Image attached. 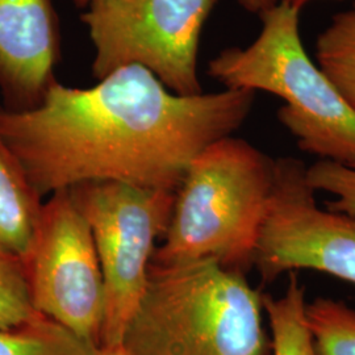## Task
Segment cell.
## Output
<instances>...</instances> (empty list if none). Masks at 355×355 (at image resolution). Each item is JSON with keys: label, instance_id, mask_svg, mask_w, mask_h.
<instances>
[{"label": "cell", "instance_id": "6da1fadb", "mask_svg": "<svg viewBox=\"0 0 355 355\" xmlns=\"http://www.w3.org/2000/svg\"><path fill=\"white\" fill-rule=\"evenodd\" d=\"M89 89L55 82L36 108L0 105V139L38 195L89 182L175 192L191 161L248 119L255 92L183 96L139 64Z\"/></svg>", "mask_w": 355, "mask_h": 355}, {"label": "cell", "instance_id": "7a4b0ae2", "mask_svg": "<svg viewBox=\"0 0 355 355\" xmlns=\"http://www.w3.org/2000/svg\"><path fill=\"white\" fill-rule=\"evenodd\" d=\"M275 159L229 136L199 153L187 167L153 266L214 259L245 274L266 218Z\"/></svg>", "mask_w": 355, "mask_h": 355}, {"label": "cell", "instance_id": "3957f363", "mask_svg": "<svg viewBox=\"0 0 355 355\" xmlns=\"http://www.w3.org/2000/svg\"><path fill=\"white\" fill-rule=\"evenodd\" d=\"M263 295L214 259L150 265L123 337L128 355H268Z\"/></svg>", "mask_w": 355, "mask_h": 355}, {"label": "cell", "instance_id": "277c9868", "mask_svg": "<svg viewBox=\"0 0 355 355\" xmlns=\"http://www.w3.org/2000/svg\"><path fill=\"white\" fill-rule=\"evenodd\" d=\"M300 11L279 0L259 15L258 37L246 48L218 53L208 74L225 89L278 96V119L303 152L355 167V111L305 51Z\"/></svg>", "mask_w": 355, "mask_h": 355}, {"label": "cell", "instance_id": "5b68a950", "mask_svg": "<svg viewBox=\"0 0 355 355\" xmlns=\"http://www.w3.org/2000/svg\"><path fill=\"white\" fill-rule=\"evenodd\" d=\"M89 224L104 282L102 346L121 345L145 291L155 241L168 227L175 192L119 182H89L69 189Z\"/></svg>", "mask_w": 355, "mask_h": 355}, {"label": "cell", "instance_id": "8992f818", "mask_svg": "<svg viewBox=\"0 0 355 355\" xmlns=\"http://www.w3.org/2000/svg\"><path fill=\"white\" fill-rule=\"evenodd\" d=\"M217 0H129L120 12H83L95 48L92 76L102 79L139 64L178 95L203 92L198 74L199 44Z\"/></svg>", "mask_w": 355, "mask_h": 355}, {"label": "cell", "instance_id": "52a82bcc", "mask_svg": "<svg viewBox=\"0 0 355 355\" xmlns=\"http://www.w3.org/2000/svg\"><path fill=\"white\" fill-rule=\"evenodd\" d=\"M32 304L94 347H101L104 282L89 224L69 190L42 204L37 230L24 258Z\"/></svg>", "mask_w": 355, "mask_h": 355}, {"label": "cell", "instance_id": "ba28073f", "mask_svg": "<svg viewBox=\"0 0 355 355\" xmlns=\"http://www.w3.org/2000/svg\"><path fill=\"white\" fill-rule=\"evenodd\" d=\"M275 162L274 190L254 254L262 282L305 268L355 286V217L318 207L302 161Z\"/></svg>", "mask_w": 355, "mask_h": 355}, {"label": "cell", "instance_id": "9c48e42d", "mask_svg": "<svg viewBox=\"0 0 355 355\" xmlns=\"http://www.w3.org/2000/svg\"><path fill=\"white\" fill-rule=\"evenodd\" d=\"M60 21L53 0H0V91L10 111H28L57 82Z\"/></svg>", "mask_w": 355, "mask_h": 355}, {"label": "cell", "instance_id": "30bf717a", "mask_svg": "<svg viewBox=\"0 0 355 355\" xmlns=\"http://www.w3.org/2000/svg\"><path fill=\"white\" fill-rule=\"evenodd\" d=\"M42 204L20 162L0 139V255L26 258Z\"/></svg>", "mask_w": 355, "mask_h": 355}, {"label": "cell", "instance_id": "8fae6325", "mask_svg": "<svg viewBox=\"0 0 355 355\" xmlns=\"http://www.w3.org/2000/svg\"><path fill=\"white\" fill-rule=\"evenodd\" d=\"M305 287L296 271L279 299L263 295V309L271 329V355H318L306 321Z\"/></svg>", "mask_w": 355, "mask_h": 355}, {"label": "cell", "instance_id": "7c38bea8", "mask_svg": "<svg viewBox=\"0 0 355 355\" xmlns=\"http://www.w3.org/2000/svg\"><path fill=\"white\" fill-rule=\"evenodd\" d=\"M96 349L44 315L0 329V355H94Z\"/></svg>", "mask_w": 355, "mask_h": 355}, {"label": "cell", "instance_id": "4fadbf2b", "mask_svg": "<svg viewBox=\"0 0 355 355\" xmlns=\"http://www.w3.org/2000/svg\"><path fill=\"white\" fill-rule=\"evenodd\" d=\"M316 58L355 111V8L333 17L318 38Z\"/></svg>", "mask_w": 355, "mask_h": 355}, {"label": "cell", "instance_id": "5bb4252c", "mask_svg": "<svg viewBox=\"0 0 355 355\" xmlns=\"http://www.w3.org/2000/svg\"><path fill=\"white\" fill-rule=\"evenodd\" d=\"M306 321L318 355H355V309L320 297L306 305Z\"/></svg>", "mask_w": 355, "mask_h": 355}, {"label": "cell", "instance_id": "9a60e30c", "mask_svg": "<svg viewBox=\"0 0 355 355\" xmlns=\"http://www.w3.org/2000/svg\"><path fill=\"white\" fill-rule=\"evenodd\" d=\"M41 316L31 300L24 259L0 255V329H11Z\"/></svg>", "mask_w": 355, "mask_h": 355}, {"label": "cell", "instance_id": "2e32d148", "mask_svg": "<svg viewBox=\"0 0 355 355\" xmlns=\"http://www.w3.org/2000/svg\"><path fill=\"white\" fill-rule=\"evenodd\" d=\"M306 182L315 192L322 191L336 196L328 204L329 211L355 217V167L318 161L306 168Z\"/></svg>", "mask_w": 355, "mask_h": 355}, {"label": "cell", "instance_id": "e0dca14e", "mask_svg": "<svg viewBox=\"0 0 355 355\" xmlns=\"http://www.w3.org/2000/svg\"><path fill=\"white\" fill-rule=\"evenodd\" d=\"M78 8L86 10L85 12L110 16L120 12L129 0H73Z\"/></svg>", "mask_w": 355, "mask_h": 355}, {"label": "cell", "instance_id": "ac0fdd59", "mask_svg": "<svg viewBox=\"0 0 355 355\" xmlns=\"http://www.w3.org/2000/svg\"><path fill=\"white\" fill-rule=\"evenodd\" d=\"M236 1L245 11L255 13V15H261L279 3V0H236Z\"/></svg>", "mask_w": 355, "mask_h": 355}, {"label": "cell", "instance_id": "d6986e66", "mask_svg": "<svg viewBox=\"0 0 355 355\" xmlns=\"http://www.w3.org/2000/svg\"><path fill=\"white\" fill-rule=\"evenodd\" d=\"M94 355H128L123 345H116V346H102L98 347Z\"/></svg>", "mask_w": 355, "mask_h": 355}, {"label": "cell", "instance_id": "ffe728a7", "mask_svg": "<svg viewBox=\"0 0 355 355\" xmlns=\"http://www.w3.org/2000/svg\"><path fill=\"white\" fill-rule=\"evenodd\" d=\"M282 1H286V3H290L295 7H299V8H303L306 3L312 1V0H282Z\"/></svg>", "mask_w": 355, "mask_h": 355}]
</instances>
